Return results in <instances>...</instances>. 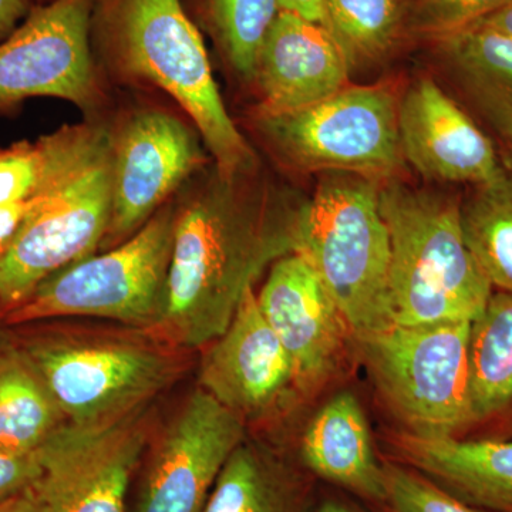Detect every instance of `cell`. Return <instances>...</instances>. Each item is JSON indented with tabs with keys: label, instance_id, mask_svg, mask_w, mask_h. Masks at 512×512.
<instances>
[{
	"label": "cell",
	"instance_id": "cell-38",
	"mask_svg": "<svg viewBox=\"0 0 512 512\" xmlns=\"http://www.w3.org/2000/svg\"><path fill=\"white\" fill-rule=\"evenodd\" d=\"M8 343H9V339L6 338V336L3 335L2 332H0V350L5 348V346L8 345Z\"/></svg>",
	"mask_w": 512,
	"mask_h": 512
},
{
	"label": "cell",
	"instance_id": "cell-20",
	"mask_svg": "<svg viewBox=\"0 0 512 512\" xmlns=\"http://www.w3.org/2000/svg\"><path fill=\"white\" fill-rule=\"evenodd\" d=\"M308 484L271 448L245 439L215 481L204 512H318Z\"/></svg>",
	"mask_w": 512,
	"mask_h": 512
},
{
	"label": "cell",
	"instance_id": "cell-34",
	"mask_svg": "<svg viewBox=\"0 0 512 512\" xmlns=\"http://www.w3.org/2000/svg\"><path fill=\"white\" fill-rule=\"evenodd\" d=\"M485 117L503 138L508 151V157L505 160L512 165V110L494 111Z\"/></svg>",
	"mask_w": 512,
	"mask_h": 512
},
{
	"label": "cell",
	"instance_id": "cell-11",
	"mask_svg": "<svg viewBox=\"0 0 512 512\" xmlns=\"http://www.w3.org/2000/svg\"><path fill=\"white\" fill-rule=\"evenodd\" d=\"M150 443L143 412L107 423H63L37 450L40 512H126L128 488Z\"/></svg>",
	"mask_w": 512,
	"mask_h": 512
},
{
	"label": "cell",
	"instance_id": "cell-23",
	"mask_svg": "<svg viewBox=\"0 0 512 512\" xmlns=\"http://www.w3.org/2000/svg\"><path fill=\"white\" fill-rule=\"evenodd\" d=\"M427 45L461 80L484 116L512 110V36L474 25Z\"/></svg>",
	"mask_w": 512,
	"mask_h": 512
},
{
	"label": "cell",
	"instance_id": "cell-39",
	"mask_svg": "<svg viewBox=\"0 0 512 512\" xmlns=\"http://www.w3.org/2000/svg\"><path fill=\"white\" fill-rule=\"evenodd\" d=\"M55 2V0H33V5L35 6H45L49 5V3Z\"/></svg>",
	"mask_w": 512,
	"mask_h": 512
},
{
	"label": "cell",
	"instance_id": "cell-9",
	"mask_svg": "<svg viewBox=\"0 0 512 512\" xmlns=\"http://www.w3.org/2000/svg\"><path fill=\"white\" fill-rule=\"evenodd\" d=\"M258 126L276 153L301 170L379 181L402 165L399 101L386 86H346L305 109L259 113Z\"/></svg>",
	"mask_w": 512,
	"mask_h": 512
},
{
	"label": "cell",
	"instance_id": "cell-14",
	"mask_svg": "<svg viewBox=\"0 0 512 512\" xmlns=\"http://www.w3.org/2000/svg\"><path fill=\"white\" fill-rule=\"evenodd\" d=\"M256 299L291 356L298 392L319 390L336 372L353 340L325 282L305 255L291 252L272 264Z\"/></svg>",
	"mask_w": 512,
	"mask_h": 512
},
{
	"label": "cell",
	"instance_id": "cell-31",
	"mask_svg": "<svg viewBox=\"0 0 512 512\" xmlns=\"http://www.w3.org/2000/svg\"><path fill=\"white\" fill-rule=\"evenodd\" d=\"M35 204V195L18 204L0 205V254L8 248Z\"/></svg>",
	"mask_w": 512,
	"mask_h": 512
},
{
	"label": "cell",
	"instance_id": "cell-29",
	"mask_svg": "<svg viewBox=\"0 0 512 512\" xmlns=\"http://www.w3.org/2000/svg\"><path fill=\"white\" fill-rule=\"evenodd\" d=\"M43 154L37 140L0 148V205L29 200L39 188Z\"/></svg>",
	"mask_w": 512,
	"mask_h": 512
},
{
	"label": "cell",
	"instance_id": "cell-1",
	"mask_svg": "<svg viewBox=\"0 0 512 512\" xmlns=\"http://www.w3.org/2000/svg\"><path fill=\"white\" fill-rule=\"evenodd\" d=\"M217 180L175 210L163 312L144 335L175 350L218 338L268 266L298 247L295 212H279Z\"/></svg>",
	"mask_w": 512,
	"mask_h": 512
},
{
	"label": "cell",
	"instance_id": "cell-33",
	"mask_svg": "<svg viewBox=\"0 0 512 512\" xmlns=\"http://www.w3.org/2000/svg\"><path fill=\"white\" fill-rule=\"evenodd\" d=\"M284 12L295 13L303 19L326 26L325 0H278Z\"/></svg>",
	"mask_w": 512,
	"mask_h": 512
},
{
	"label": "cell",
	"instance_id": "cell-12",
	"mask_svg": "<svg viewBox=\"0 0 512 512\" xmlns=\"http://www.w3.org/2000/svg\"><path fill=\"white\" fill-rule=\"evenodd\" d=\"M245 439V420L198 387L150 440L134 512H204L222 468Z\"/></svg>",
	"mask_w": 512,
	"mask_h": 512
},
{
	"label": "cell",
	"instance_id": "cell-18",
	"mask_svg": "<svg viewBox=\"0 0 512 512\" xmlns=\"http://www.w3.org/2000/svg\"><path fill=\"white\" fill-rule=\"evenodd\" d=\"M396 446L410 467L467 504L512 512V439L420 437L406 431Z\"/></svg>",
	"mask_w": 512,
	"mask_h": 512
},
{
	"label": "cell",
	"instance_id": "cell-35",
	"mask_svg": "<svg viewBox=\"0 0 512 512\" xmlns=\"http://www.w3.org/2000/svg\"><path fill=\"white\" fill-rule=\"evenodd\" d=\"M0 512H40L33 487L0 504Z\"/></svg>",
	"mask_w": 512,
	"mask_h": 512
},
{
	"label": "cell",
	"instance_id": "cell-10",
	"mask_svg": "<svg viewBox=\"0 0 512 512\" xmlns=\"http://www.w3.org/2000/svg\"><path fill=\"white\" fill-rule=\"evenodd\" d=\"M96 0H55L33 6L0 42V114L32 97H56L83 110L99 106L101 92L92 46Z\"/></svg>",
	"mask_w": 512,
	"mask_h": 512
},
{
	"label": "cell",
	"instance_id": "cell-24",
	"mask_svg": "<svg viewBox=\"0 0 512 512\" xmlns=\"http://www.w3.org/2000/svg\"><path fill=\"white\" fill-rule=\"evenodd\" d=\"M491 184L477 185L460 202L461 228L471 255L498 292L512 295V165Z\"/></svg>",
	"mask_w": 512,
	"mask_h": 512
},
{
	"label": "cell",
	"instance_id": "cell-27",
	"mask_svg": "<svg viewBox=\"0 0 512 512\" xmlns=\"http://www.w3.org/2000/svg\"><path fill=\"white\" fill-rule=\"evenodd\" d=\"M414 42L429 43L471 28L510 0H404Z\"/></svg>",
	"mask_w": 512,
	"mask_h": 512
},
{
	"label": "cell",
	"instance_id": "cell-8",
	"mask_svg": "<svg viewBox=\"0 0 512 512\" xmlns=\"http://www.w3.org/2000/svg\"><path fill=\"white\" fill-rule=\"evenodd\" d=\"M470 320L392 325L359 340L384 402L420 437H456L470 427Z\"/></svg>",
	"mask_w": 512,
	"mask_h": 512
},
{
	"label": "cell",
	"instance_id": "cell-5",
	"mask_svg": "<svg viewBox=\"0 0 512 512\" xmlns=\"http://www.w3.org/2000/svg\"><path fill=\"white\" fill-rule=\"evenodd\" d=\"M298 247L338 303L355 342L393 325L392 247L379 181L332 173L298 210Z\"/></svg>",
	"mask_w": 512,
	"mask_h": 512
},
{
	"label": "cell",
	"instance_id": "cell-4",
	"mask_svg": "<svg viewBox=\"0 0 512 512\" xmlns=\"http://www.w3.org/2000/svg\"><path fill=\"white\" fill-rule=\"evenodd\" d=\"M390 234L393 325L474 319L494 289L464 239L460 201L392 183L380 187Z\"/></svg>",
	"mask_w": 512,
	"mask_h": 512
},
{
	"label": "cell",
	"instance_id": "cell-22",
	"mask_svg": "<svg viewBox=\"0 0 512 512\" xmlns=\"http://www.w3.org/2000/svg\"><path fill=\"white\" fill-rule=\"evenodd\" d=\"M63 423L42 377L9 340L0 350V451L36 454Z\"/></svg>",
	"mask_w": 512,
	"mask_h": 512
},
{
	"label": "cell",
	"instance_id": "cell-6",
	"mask_svg": "<svg viewBox=\"0 0 512 512\" xmlns=\"http://www.w3.org/2000/svg\"><path fill=\"white\" fill-rule=\"evenodd\" d=\"M67 423L89 426L143 412L183 372L181 350L137 332L124 336L36 333L15 342Z\"/></svg>",
	"mask_w": 512,
	"mask_h": 512
},
{
	"label": "cell",
	"instance_id": "cell-26",
	"mask_svg": "<svg viewBox=\"0 0 512 512\" xmlns=\"http://www.w3.org/2000/svg\"><path fill=\"white\" fill-rule=\"evenodd\" d=\"M194 23L214 40L229 66L254 82L256 60L281 12L278 0H191Z\"/></svg>",
	"mask_w": 512,
	"mask_h": 512
},
{
	"label": "cell",
	"instance_id": "cell-21",
	"mask_svg": "<svg viewBox=\"0 0 512 512\" xmlns=\"http://www.w3.org/2000/svg\"><path fill=\"white\" fill-rule=\"evenodd\" d=\"M471 426H512V295L493 292L471 322Z\"/></svg>",
	"mask_w": 512,
	"mask_h": 512
},
{
	"label": "cell",
	"instance_id": "cell-37",
	"mask_svg": "<svg viewBox=\"0 0 512 512\" xmlns=\"http://www.w3.org/2000/svg\"><path fill=\"white\" fill-rule=\"evenodd\" d=\"M318 512H362L348 504L339 503V501H326L319 505Z\"/></svg>",
	"mask_w": 512,
	"mask_h": 512
},
{
	"label": "cell",
	"instance_id": "cell-2",
	"mask_svg": "<svg viewBox=\"0 0 512 512\" xmlns=\"http://www.w3.org/2000/svg\"><path fill=\"white\" fill-rule=\"evenodd\" d=\"M43 171L35 204L0 254V316L60 269L93 255L111 215V131L64 126L37 140Z\"/></svg>",
	"mask_w": 512,
	"mask_h": 512
},
{
	"label": "cell",
	"instance_id": "cell-13",
	"mask_svg": "<svg viewBox=\"0 0 512 512\" xmlns=\"http://www.w3.org/2000/svg\"><path fill=\"white\" fill-rule=\"evenodd\" d=\"M204 161L200 140L178 117L131 114L111 131V215L101 247L133 237Z\"/></svg>",
	"mask_w": 512,
	"mask_h": 512
},
{
	"label": "cell",
	"instance_id": "cell-36",
	"mask_svg": "<svg viewBox=\"0 0 512 512\" xmlns=\"http://www.w3.org/2000/svg\"><path fill=\"white\" fill-rule=\"evenodd\" d=\"M476 25L487 26V28L500 30V32L512 36V0Z\"/></svg>",
	"mask_w": 512,
	"mask_h": 512
},
{
	"label": "cell",
	"instance_id": "cell-16",
	"mask_svg": "<svg viewBox=\"0 0 512 512\" xmlns=\"http://www.w3.org/2000/svg\"><path fill=\"white\" fill-rule=\"evenodd\" d=\"M399 136L403 158L429 180L477 187L505 174L493 141L433 80H417L399 101Z\"/></svg>",
	"mask_w": 512,
	"mask_h": 512
},
{
	"label": "cell",
	"instance_id": "cell-30",
	"mask_svg": "<svg viewBox=\"0 0 512 512\" xmlns=\"http://www.w3.org/2000/svg\"><path fill=\"white\" fill-rule=\"evenodd\" d=\"M42 476L36 454H10L0 451V504L29 490Z\"/></svg>",
	"mask_w": 512,
	"mask_h": 512
},
{
	"label": "cell",
	"instance_id": "cell-17",
	"mask_svg": "<svg viewBox=\"0 0 512 512\" xmlns=\"http://www.w3.org/2000/svg\"><path fill=\"white\" fill-rule=\"evenodd\" d=\"M350 66L322 23L281 10L256 60L261 113H286L328 99L348 86Z\"/></svg>",
	"mask_w": 512,
	"mask_h": 512
},
{
	"label": "cell",
	"instance_id": "cell-19",
	"mask_svg": "<svg viewBox=\"0 0 512 512\" xmlns=\"http://www.w3.org/2000/svg\"><path fill=\"white\" fill-rule=\"evenodd\" d=\"M301 457L323 480L384 503L383 463L377 460L365 410L355 394L340 392L320 407L303 433Z\"/></svg>",
	"mask_w": 512,
	"mask_h": 512
},
{
	"label": "cell",
	"instance_id": "cell-25",
	"mask_svg": "<svg viewBox=\"0 0 512 512\" xmlns=\"http://www.w3.org/2000/svg\"><path fill=\"white\" fill-rule=\"evenodd\" d=\"M326 28L350 66L382 62L414 42L404 0H325Z\"/></svg>",
	"mask_w": 512,
	"mask_h": 512
},
{
	"label": "cell",
	"instance_id": "cell-15",
	"mask_svg": "<svg viewBox=\"0 0 512 512\" xmlns=\"http://www.w3.org/2000/svg\"><path fill=\"white\" fill-rule=\"evenodd\" d=\"M200 389L248 423L274 412L296 390L291 356L249 289L228 328L205 346Z\"/></svg>",
	"mask_w": 512,
	"mask_h": 512
},
{
	"label": "cell",
	"instance_id": "cell-7",
	"mask_svg": "<svg viewBox=\"0 0 512 512\" xmlns=\"http://www.w3.org/2000/svg\"><path fill=\"white\" fill-rule=\"evenodd\" d=\"M175 210L174 205H163L123 244L50 275L22 305L0 316V325L92 316L147 332L156 325L164 308Z\"/></svg>",
	"mask_w": 512,
	"mask_h": 512
},
{
	"label": "cell",
	"instance_id": "cell-32",
	"mask_svg": "<svg viewBox=\"0 0 512 512\" xmlns=\"http://www.w3.org/2000/svg\"><path fill=\"white\" fill-rule=\"evenodd\" d=\"M33 6V0H0V42L22 25Z\"/></svg>",
	"mask_w": 512,
	"mask_h": 512
},
{
	"label": "cell",
	"instance_id": "cell-3",
	"mask_svg": "<svg viewBox=\"0 0 512 512\" xmlns=\"http://www.w3.org/2000/svg\"><path fill=\"white\" fill-rule=\"evenodd\" d=\"M90 36L114 72L153 84L183 107L221 177L249 173L254 153L225 109L183 0H96Z\"/></svg>",
	"mask_w": 512,
	"mask_h": 512
},
{
	"label": "cell",
	"instance_id": "cell-28",
	"mask_svg": "<svg viewBox=\"0 0 512 512\" xmlns=\"http://www.w3.org/2000/svg\"><path fill=\"white\" fill-rule=\"evenodd\" d=\"M384 504L392 512H493L448 493L419 471L383 461Z\"/></svg>",
	"mask_w": 512,
	"mask_h": 512
}]
</instances>
